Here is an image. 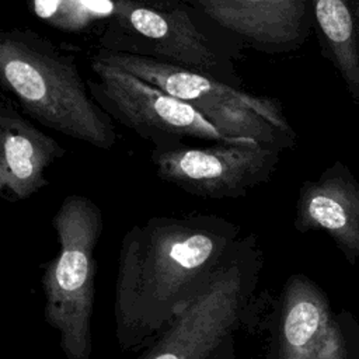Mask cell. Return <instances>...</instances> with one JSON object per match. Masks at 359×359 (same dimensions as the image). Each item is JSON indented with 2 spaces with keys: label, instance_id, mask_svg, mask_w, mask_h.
<instances>
[{
  "label": "cell",
  "instance_id": "obj_1",
  "mask_svg": "<svg viewBox=\"0 0 359 359\" xmlns=\"http://www.w3.org/2000/svg\"><path fill=\"white\" fill-rule=\"evenodd\" d=\"M241 238L217 215L154 216L122 237L115 280V337L122 351L151 344L212 280Z\"/></svg>",
  "mask_w": 359,
  "mask_h": 359
},
{
  "label": "cell",
  "instance_id": "obj_2",
  "mask_svg": "<svg viewBox=\"0 0 359 359\" xmlns=\"http://www.w3.org/2000/svg\"><path fill=\"white\" fill-rule=\"evenodd\" d=\"M0 79L41 125L102 150L118 143L112 116L91 95L74 57L38 32H0Z\"/></svg>",
  "mask_w": 359,
  "mask_h": 359
},
{
  "label": "cell",
  "instance_id": "obj_3",
  "mask_svg": "<svg viewBox=\"0 0 359 359\" xmlns=\"http://www.w3.org/2000/svg\"><path fill=\"white\" fill-rule=\"evenodd\" d=\"M59 252L46 262L41 285L45 321L59 334L66 359H91L95 247L104 229L101 208L84 195L66 196L52 217Z\"/></svg>",
  "mask_w": 359,
  "mask_h": 359
},
{
  "label": "cell",
  "instance_id": "obj_4",
  "mask_svg": "<svg viewBox=\"0 0 359 359\" xmlns=\"http://www.w3.org/2000/svg\"><path fill=\"white\" fill-rule=\"evenodd\" d=\"M94 57L189 104L227 137L251 139L282 150L296 144V132L276 98L257 95L213 76L149 56L101 46Z\"/></svg>",
  "mask_w": 359,
  "mask_h": 359
},
{
  "label": "cell",
  "instance_id": "obj_5",
  "mask_svg": "<svg viewBox=\"0 0 359 359\" xmlns=\"http://www.w3.org/2000/svg\"><path fill=\"white\" fill-rule=\"evenodd\" d=\"M262 266L257 237H241L209 285L136 359H209L254 320Z\"/></svg>",
  "mask_w": 359,
  "mask_h": 359
},
{
  "label": "cell",
  "instance_id": "obj_6",
  "mask_svg": "<svg viewBox=\"0 0 359 359\" xmlns=\"http://www.w3.org/2000/svg\"><path fill=\"white\" fill-rule=\"evenodd\" d=\"M115 4L100 39L102 48L189 67L233 86L238 81L233 66L175 1L115 0Z\"/></svg>",
  "mask_w": 359,
  "mask_h": 359
},
{
  "label": "cell",
  "instance_id": "obj_7",
  "mask_svg": "<svg viewBox=\"0 0 359 359\" xmlns=\"http://www.w3.org/2000/svg\"><path fill=\"white\" fill-rule=\"evenodd\" d=\"M90 67L95 79H88L87 86L94 100L112 119L150 140L153 147L174 146L185 139L243 140L224 136L194 107L123 69L94 56Z\"/></svg>",
  "mask_w": 359,
  "mask_h": 359
},
{
  "label": "cell",
  "instance_id": "obj_8",
  "mask_svg": "<svg viewBox=\"0 0 359 359\" xmlns=\"http://www.w3.org/2000/svg\"><path fill=\"white\" fill-rule=\"evenodd\" d=\"M257 140L215 142L189 146L185 142L153 147L151 163L160 180L208 199H237L273 175L280 153Z\"/></svg>",
  "mask_w": 359,
  "mask_h": 359
},
{
  "label": "cell",
  "instance_id": "obj_9",
  "mask_svg": "<svg viewBox=\"0 0 359 359\" xmlns=\"http://www.w3.org/2000/svg\"><path fill=\"white\" fill-rule=\"evenodd\" d=\"M268 359H359V325L307 275H290L271 316Z\"/></svg>",
  "mask_w": 359,
  "mask_h": 359
},
{
  "label": "cell",
  "instance_id": "obj_10",
  "mask_svg": "<svg viewBox=\"0 0 359 359\" xmlns=\"http://www.w3.org/2000/svg\"><path fill=\"white\" fill-rule=\"evenodd\" d=\"M219 27L265 53L293 52L314 25L309 0H195Z\"/></svg>",
  "mask_w": 359,
  "mask_h": 359
},
{
  "label": "cell",
  "instance_id": "obj_11",
  "mask_svg": "<svg viewBox=\"0 0 359 359\" xmlns=\"http://www.w3.org/2000/svg\"><path fill=\"white\" fill-rule=\"evenodd\" d=\"M293 224L300 233L325 231L351 265L358 262L359 182L344 163L300 185Z\"/></svg>",
  "mask_w": 359,
  "mask_h": 359
},
{
  "label": "cell",
  "instance_id": "obj_12",
  "mask_svg": "<svg viewBox=\"0 0 359 359\" xmlns=\"http://www.w3.org/2000/svg\"><path fill=\"white\" fill-rule=\"evenodd\" d=\"M66 149L3 97L0 107V196L7 202L28 199L49 185L48 168Z\"/></svg>",
  "mask_w": 359,
  "mask_h": 359
},
{
  "label": "cell",
  "instance_id": "obj_13",
  "mask_svg": "<svg viewBox=\"0 0 359 359\" xmlns=\"http://www.w3.org/2000/svg\"><path fill=\"white\" fill-rule=\"evenodd\" d=\"M323 55L359 107V0H309Z\"/></svg>",
  "mask_w": 359,
  "mask_h": 359
},
{
  "label": "cell",
  "instance_id": "obj_14",
  "mask_svg": "<svg viewBox=\"0 0 359 359\" xmlns=\"http://www.w3.org/2000/svg\"><path fill=\"white\" fill-rule=\"evenodd\" d=\"M31 13L59 31L79 34L115 14V0H29Z\"/></svg>",
  "mask_w": 359,
  "mask_h": 359
},
{
  "label": "cell",
  "instance_id": "obj_15",
  "mask_svg": "<svg viewBox=\"0 0 359 359\" xmlns=\"http://www.w3.org/2000/svg\"><path fill=\"white\" fill-rule=\"evenodd\" d=\"M236 335H230L209 359H236Z\"/></svg>",
  "mask_w": 359,
  "mask_h": 359
},
{
  "label": "cell",
  "instance_id": "obj_16",
  "mask_svg": "<svg viewBox=\"0 0 359 359\" xmlns=\"http://www.w3.org/2000/svg\"><path fill=\"white\" fill-rule=\"evenodd\" d=\"M149 3H153V0H150V1H149Z\"/></svg>",
  "mask_w": 359,
  "mask_h": 359
}]
</instances>
